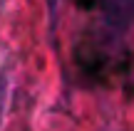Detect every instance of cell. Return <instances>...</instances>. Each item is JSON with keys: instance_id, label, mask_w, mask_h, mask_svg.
Segmentation results:
<instances>
[{"instance_id": "1", "label": "cell", "mask_w": 134, "mask_h": 131, "mask_svg": "<svg viewBox=\"0 0 134 131\" xmlns=\"http://www.w3.org/2000/svg\"><path fill=\"white\" fill-rule=\"evenodd\" d=\"M99 3L107 25H112L114 30H124L134 22V0H99Z\"/></svg>"}, {"instance_id": "2", "label": "cell", "mask_w": 134, "mask_h": 131, "mask_svg": "<svg viewBox=\"0 0 134 131\" xmlns=\"http://www.w3.org/2000/svg\"><path fill=\"white\" fill-rule=\"evenodd\" d=\"M3 97H5V82L0 79V116H3Z\"/></svg>"}, {"instance_id": "3", "label": "cell", "mask_w": 134, "mask_h": 131, "mask_svg": "<svg viewBox=\"0 0 134 131\" xmlns=\"http://www.w3.org/2000/svg\"><path fill=\"white\" fill-rule=\"evenodd\" d=\"M55 5H57V0H50V8H52V10H55Z\"/></svg>"}]
</instances>
